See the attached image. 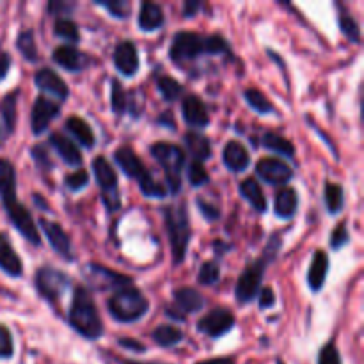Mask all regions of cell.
<instances>
[{
	"mask_svg": "<svg viewBox=\"0 0 364 364\" xmlns=\"http://www.w3.org/2000/svg\"><path fill=\"white\" fill-rule=\"evenodd\" d=\"M0 199H2L7 217L18 230V233L27 238L32 245L39 247L41 237H39L34 219H32L31 212L16 199V173H14L13 164L4 159H0Z\"/></svg>",
	"mask_w": 364,
	"mask_h": 364,
	"instance_id": "1",
	"label": "cell"
},
{
	"mask_svg": "<svg viewBox=\"0 0 364 364\" xmlns=\"http://www.w3.org/2000/svg\"><path fill=\"white\" fill-rule=\"evenodd\" d=\"M68 322L80 336L87 338V340H98L103 334V323L98 309H96L91 294L84 287L75 290Z\"/></svg>",
	"mask_w": 364,
	"mask_h": 364,
	"instance_id": "2",
	"label": "cell"
},
{
	"mask_svg": "<svg viewBox=\"0 0 364 364\" xmlns=\"http://www.w3.org/2000/svg\"><path fill=\"white\" fill-rule=\"evenodd\" d=\"M281 249V238L277 235H272L267 245V251L263 252V256L256 262H252L251 265H247V269L242 272V276L238 277L237 288H235V297L240 304H247L252 299H256L258 295L259 287H262L263 274H265L267 265L276 258V252Z\"/></svg>",
	"mask_w": 364,
	"mask_h": 364,
	"instance_id": "3",
	"label": "cell"
},
{
	"mask_svg": "<svg viewBox=\"0 0 364 364\" xmlns=\"http://www.w3.org/2000/svg\"><path fill=\"white\" fill-rule=\"evenodd\" d=\"M148 308V299L142 295V291H139L134 287L121 288L107 302V309H109L110 316L123 323L137 322L139 318L146 315Z\"/></svg>",
	"mask_w": 364,
	"mask_h": 364,
	"instance_id": "4",
	"label": "cell"
},
{
	"mask_svg": "<svg viewBox=\"0 0 364 364\" xmlns=\"http://www.w3.org/2000/svg\"><path fill=\"white\" fill-rule=\"evenodd\" d=\"M164 220H166L167 235L171 240V249H173V262L174 265H180L185 259L188 240H191V224H188L187 206L181 203L178 206H167L164 210Z\"/></svg>",
	"mask_w": 364,
	"mask_h": 364,
	"instance_id": "5",
	"label": "cell"
},
{
	"mask_svg": "<svg viewBox=\"0 0 364 364\" xmlns=\"http://www.w3.org/2000/svg\"><path fill=\"white\" fill-rule=\"evenodd\" d=\"M151 155L166 171L171 194H178L181 191V169L185 164V155L180 146L171 144V142H156L151 146Z\"/></svg>",
	"mask_w": 364,
	"mask_h": 364,
	"instance_id": "6",
	"label": "cell"
},
{
	"mask_svg": "<svg viewBox=\"0 0 364 364\" xmlns=\"http://www.w3.org/2000/svg\"><path fill=\"white\" fill-rule=\"evenodd\" d=\"M36 288L50 302H57L70 288V277L57 269L43 267L36 274Z\"/></svg>",
	"mask_w": 364,
	"mask_h": 364,
	"instance_id": "7",
	"label": "cell"
},
{
	"mask_svg": "<svg viewBox=\"0 0 364 364\" xmlns=\"http://www.w3.org/2000/svg\"><path fill=\"white\" fill-rule=\"evenodd\" d=\"M92 171H95V178L98 185L103 191V201H105L107 208L116 210L119 208V198H117V174L110 167L103 156H96L92 160Z\"/></svg>",
	"mask_w": 364,
	"mask_h": 364,
	"instance_id": "8",
	"label": "cell"
},
{
	"mask_svg": "<svg viewBox=\"0 0 364 364\" xmlns=\"http://www.w3.org/2000/svg\"><path fill=\"white\" fill-rule=\"evenodd\" d=\"M205 52L203 38L194 32H178L171 45V59L174 63H185V60H194Z\"/></svg>",
	"mask_w": 364,
	"mask_h": 364,
	"instance_id": "9",
	"label": "cell"
},
{
	"mask_svg": "<svg viewBox=\"0 0 364 364\" xmlns=\"http://www.w3.org/2000/svg\"><path fill=\"white\" fill-rule=\"evenodd\" d=\"M235 326V316L230 309L215 308L198 322V329L210 338H220L230 333Z\"/></svg>",
	"mask_w": 364,
	"mask_h": 364,
	"instance_id": "10",
	"label": "cell"
},
{
	"mask_svg": "<svg viewBox=\"0 0 364 364\" xmlns=\"http://www.w3.org/2000/svg\"><path fill=\"white\" fill-rule=\"evenodd\" d=\"M84 274L89 279V283H91L92 287L98 288V290H107V288H124L132 284L130 277L114 272V270L107 269V267L96 265V263H89V265L85 267Z\"/></svg>",
	"mask_w": 364,
	"mask_h": 364,
	"instance_id": "11",
	"label": "cell"
},
{
	"mask_svg": "<svg viewBox=\"0 0 364 364\" xmlns=\"http://www.w3.org/2000/svg\"><path fill=\"white\" fill-rule=\"evenodd\" d=\"M60 105L55 103L53 100L45 98V96H38L34 102V107H32L31 114V127L32 134L39 135L48 128V124L59 116Z\"/></svg>",
	"mask_w": 364,
	"mask_h": 364,
	"instance_id": "12",
	"label": "cell"
},
{
	"mask_svg": "<svg viewBox=\"0 0 364 364\" xmlns=\"http://www.w3.org/2000/svg\"><path fill=\"white\" fill-rule=\"evenodd\" d=\"M256 173L269 185H284L294 178L291 167L279 159H262L256 164Z\"/></svg>",
	"mask_w": 364,
	"mask_h": 364,
	"instance_id": "13",
	"label": "cell"
},
{
	"mask_svg": "<svg viewBox=\"0 0 364 364\" xmlns=\"http://www.w3.org/2000/svg\"><path fill=\"white\" fill-rule=\"evenodd\" d=\"M114 160H116L117 166L123 169V173L127 174V176L134 178V180H139V185L144 183V181L151 176V174L146 171L142 160L139 159L130 148H127V146H123V148H119L116 153H114Z\"/></svg>",
	"mask_w": 364,
	"mask_h": 364,
	"instance_id": "14",
	"label": "cell"
},
{
	"mask_svg": "<svg viewBox=\"0 0 364 364\" xmlns=\"http://www.w3.org/2000/svg\"><path fill=\"white\" fill-rule=\"evenodd\" d=\"M39 226L45 231L46 238H48L50 245L53 247V251L59 252L64 259H73V251H71V242L70 237L66 235V231L60 228V224L52 223V220L41 219L39 220Z\"/></svg>",
	"mask_w": 364,
	"mask_h": 364,
	"instance_id": "15",
	"label": "cell"
},
{
	"mask_svg": "<svg viewBox=\"0 0 364 364\" xmlns=\"http://www.w3.org/2000/svg\"><path fill=\"white\" fill-rule=\"evenodd\" d=\"M114 64L124 77H134L139 70V53L132 41H121L114 52Z\"/></svg>",
	"mask_w": 364,
	"mask_h": 364,
	"instance_id": "16",
	"label": "cell"
},
{
	"mask_svg": "<svg viewBox=\"0 0 364 364\" xmlns=\"http://www.w3.org/2000/svg\"><path fill=\"white\" fill-rule=\"evenodd\" d=\"M34 82L39 89L50 92V95L55 96V98L66 100L68 96H70V87L66 85V82H64L55 71L50 70V68L39 70L38 73H36Z\"/></svg>",
	"mask_w": 364,
	"mask_h": 364,
	"instance_id": "17",
	"label": "cell"
},
{
	"mask_svg": "<svg viewBox=\"0 0 364 364\" xmlns=\"http://www.w3.org/2000/svg\"><path fill=\"white\" fill-rule=\"evenodd\" d=\"M181 110H183V119L187 121L191 127L194 128H205L208 127L210 116L208 110H206L205 103L199 96L191 95L183 100L181 103Z\"/></svg>",
	"mask_w": 364,
	"mask_h": 364,
	"instance_id": "18",
	"label": "cell"
},
{
	"mask_svg": "<svg viewBox=\"0 0 364 364\" xmlns=\"http://www.w3.org/2000/svg\"><path fill=\"white\" fill-rule=\"evenodd\" d=\"M0 269L11 277H20L23 272V263H21L20 256L14 251L7 235L4 233H0Z\"/></svg>",
	"mask_w": 364,
	"mask_h": 364,
	"instance_id": "19",
	"label": "cell"
},
{
	"mask_svg": "<svg viewBox=\"0 0 364 364\" xmlns=\"http://www.w3.org/2000/svg\"><path fill=\"white\" fill-rule=\"evenodd\" d=\"M53 60L68 71H82L91 63L89 57L82 53L80 50L75 48V46H59V48H55Z\"/></svg>",
	"mask_w": 364,
	"mask_h": 364,
	"instance_id": "20",
	"label": "cell"
},
{
	"mask_svg": "<svg viewBox=\"0 0 364 364\" xmlns=\"http://www.w3.org/2000/svg\"><path fill=\"white\" fill-rule=\"evenodd\" d=\"M223 160H224V166L228 167L230 171L233 173H242L249 167V151L245 149L244 144H240L238 141H230L224 148L223 153Z\"/></svg>",
	"mask_w": 364,
	"mask_h": 364,
	"instance_id": "21",
	"label": "cell"
},
{
	"mask_svg": "<svg viewBox=\"0 0 364 364\" xmlns=\"http://www.w3.org/2000/svg\"><path fill=\"white\" fill-rule=\"evenodd\" d=\"M48 142L52 144V148L59 153V156L68 164V166H73V167L82 166L80 149H78L77 146H75V142H71L70 139L64 137V135L59 134V132H53V134L50 135Z\"/></svg>",
	"mask_w": 364,
	"mask_h": 364,
	"instance_id": "22",
	"label": "cell"
},
{
	"mask_svg": "<svg viewBox=\"0 0 364 364\" xmlns=\"http://www.w3.org/2000/svg\"><path fill=\"white\" fill-rule=\"evenodd\" d=\"M173 297L174 308L183 313V315L201 311L205 308V297L198 290H194V288H178V290H174Z\"/></svg>",
	"mask_w": 364,
	"mask_h": 364,
	"instance_id": "23",
	"label": "cell"
},
{
	"mask_svg": "<svg viewBox=\"0 0 364 364\" xmlns=\"http://www.w3.org/2000/svg\"><path fill=\"white\" fill-rule=\"evenodd\" d=\"M329 272V256L323 251H316L308 270V284L313 291H320L326 284Z\"/></svg>",
	"mask_w": 364,
	"mask_h": 364,
	"instance_id": "24",
	"label": "cell"
},
{
	"mask_svg": "<svg viewBox=\"0 0 364 364\" xmlns=\"http://www.w3.org/2000/svg\"><path fill=\"white\" fill-rule=\"evenodd\" d=\"M299 208V196L297 191L291 187H283L276 196L274 203V212L279 219H291Z\"/></svg>",
	"mask_w": 364,
	"mask_h": 364,
	"instance_id": "25",
	"label": "cell"
},
{
	"mask_svg": "<svg viewBox=\"0 0 364 364\" xmlns=\"http://www.w3.org/2000/svg\"><path fill=\"white\" fill-rule=\"evenodd\" d=\"M166 21L164 11L159 4L155 2H144L141 6V13H139V27L144 32L156 31L160 28Z\"/></svg>",
	"mask_w": 364,
	"mask_h": 364,
	"instance_id": "26",
	"label": "cell"
},
{
	"mask_svg": "<svg viewBox=\"0 0 364 364\" xmlns=\"http://www.w3.org/2000/svg\"><path fill=\"white\" fill-rule=\"evenodd\" d=\"M66 130L70 132V134L73 135V137L77 139L82 146H84V148H92V146H95V142H96L95 134H92V130H91V127L87 124V121H84L82 117H77V116L68 117Z\"/></svg>",
	"mask_w": 364,
	"mask_h": 364,
	"instance_id": "27",
	"label": "cell"
},
{
	"mask_svg": "<svg viewBox=\"0 0 364 364\" xmlns=\"http://www.w3.org/2000/svg\"><path fill=\"white\" fill-rule=\"evenodd\" d=\"M240 194L247 199L249 205L256 210L258 213H265L267 212V199L265 194H263L262 187L256 183V180L252 178H247L240 183Z\"/></svg>",
	"mask_w": 364,
	"mask_h": 364,
	"instance_id": "28",
	"label": "cell"
},
{
	"mask_svg": "<svg viewBox=\"0 0 364 364\" xmlns=\"http://www.w3.org/2000/svg\"><path fill=\"white\" fill-rule=\"evenodd\" d=\"M185 144H187L188 151L192 153L196 162L208 160L210 156H212V144H210V141L205 135L196 134V132H188V134L185 135Z\"/></svg>",
	"mask_w": 364,
	"mask_h": 364,
	"instance_id": "29",
	"label": "cell"
},
{
	"mask_svg": "<svg viewBox=\"0 0 364 364\" xmlns=\"http://www.w3.org/2000/svg\"><path fill=\"white\" fill-rule=\"evenodd\" d=\"M262 142L267 149H270V151L277 153V155H281V156H287V159H294L295 146L291 144L288 139L281 137L279 134L267 132V134H263Z\"/></svg>",
	"mask_w": 364,
	"mask_h": 364,
	"instance_id": "30",
	"label": "cell"
},
{
	"mask_svg": "<svg viewBox=\"0 0 364 364\" xmlns=\"http://www.w3.org/2000/svg\"><path fill=\"white\" fill-rule=\"evenodd\" d=\"M16 100H18V91H13L4 98L2 105H0L4 128H6L7 135L13 134L14 127H16Z\"/></svg>",
	"mask_w": 364,
	"mask_h": 364,
	"instance_id": "31",
	"label": "cell"
},
{
	"mask_svg": "<svg viewBox=\"0 0 364 364\" xmlns=\"http://www.w3.org/2000/svg\"><path fill=\"white\" fill-rule=\"evenodd\" d=\"M153 340H155L156 345L160 347H174V345L180 343L183 340V333L180 329L173 326H160L153 331Z\"/></svg>",
	"mask_w": 364,
	"mask_h": 364,
	"instance_id": "32",
	"label": "cell"
},
{
	"mask_svg": "<svg viewBox=\"0 0 364 364\" xmlns=\"http://www.w3.org/2000/svg\"><path fill=\"white\" fill-rule=\"evenodd\" d=\"M16 48L20 50L21 55L28 60V63H36L38 60V48H36L34 32L31 28L21 31L16 38Z\"/></svg>",
	"mask_w": 364,
	"mask_h": 364,
	"instance_id": "33",
	"label": "cell"
},
{
	"mask_svg": "<svg viewBox=\"0 0 364 364\" xmlns=\"http://www.w3.org/2000/svg\"><path fill=\"white\" fill-rule=\"evenodd\" d=\"M326 205L329 213H333V215L341 212V208L345 205V194L341 185L331 183V181L326 185Z\"/></svg>",
	"mask_w": 364,
	"mask_h": 364,
	"instance_id": "34",
	"label": "cell"
},
{
	"mask_svg": "<svg viewBox=\"0 0 364 364\" xmlns=\"http://www.w3.org/2000/svg\"><path fill=\"white\" fill-rule=\"evenodd\" d=\"M244 96H245V100H247L249 107H251V109H255L256 112H259V114L274 112V105L270 103V100L267 98L262 91H258V89H252V87L245 89Z\"/></svg>",
	"mask_w": 364,
	"mask_h": 364,
	"instance_id": "35",
	"label": "cell"
},
{
	"mask_svg": "<svg viewBox=\"0 0 364 364\" xmlns=\"http://www.w3.org/2000/svg\"><path fill=\"white\" fill-rule=\"evenodd\" d=\"M156 87H159L160 95H162L164 100H167V102H174V100L180 98V95L183 92V87H181V84L178 80H174L173 77H160L159 80H156Z\"/></svg>",
	"mask_w": 364,
	"mask_h": 364,
	"instance_id": "36",
	"label": "cell"
},
{
	"mask_svg": "<svg viewBox=\"0 0 364 364\" xmlns=\"http://www.w3.org/2000/svg\"><path fill=\"white\" fill-rule=\"evenodd\" d=\"M53 32H55V36H59L60 39H64V41L77 43L78 39H80L77 23H75V21H71V20H66V18H59V20L55 21Z\"/></svg>",
	"mask_w": 364,
	"mask_h": 364,
	"instance_id": "37",
	"label": "cell"
},
{
	"mask_svg": "<svg viewBox=\"0 0 364 364\" xmlns=\"http://www.w3.org/2000/svg\"><path fill=\"white\" fill-rule=\"evenodd\" d=\"M96 6L103 7L116 18H128L132 11V4L128 0H96Z\"/></svg>",
	"mask_w": 364,
	"mask_h": 364,
	"instance_id": "38",
	"label": "cell"
},
{
	"mask_svg": "<svg viewBox=\"0 0 364 364\" xmlns=\"http://www.w3.org/2000/svg\"><path fill=\"white\" fill-rule=\"evenodd\" d=\"M127 92H124L123 85L117 80H112V87H110V105L116 114H124L127 110Z\"/></svg>",
	"mask_w": 364,
	"mask_h": 364,
	"instance_id": "39",
	"label": "cell"
},
{
	"mask_svg": "<svg viewBox=\"0 0 364 364\" xmlns=\"http://www.w3.org/2000/svg\"><path fill=\"white\" fill-rule=\"evenodd\" d=\"M220 277V267L217 262H206L201 265V270H199V283L205 284V287H212L219 281Z\"/></svg>",
	"mask_w": 364,
	"mask_h": 364,
	"instance_id": "40",
	"label": "cell"
},
{
	"mask_svg": "<svg viewBox=\"0 0 364 364\" xmlns=\"http://www.w3.org/2000/svg\"><path fill=\"white\" fill-rule=\"evenodd\" d=\"M340 28L352 43L361 41V31H359V25L350 14H340Z\"/></svg>",
	"mask_w": 364,
	"mask_h": 364,
	"instance_id": "41",
	"label": "cell"
},
{
	"mask_svg": "<svg viewBox=\"0 0 364 364\" xmlns=\"http://www.w3.org/2000/svg\"><path fill=\"white\" fill-rule=\"evenodd\" d=\"M87 183H89V174H87V171H84V169L75 171V173L68 174V176L64 178V185H66L70 191H75V192L85 188L87 187Z\"/></svg>",
	"mask_w": 364,
	"mask_h": 364,
	"instance_id": "42",
	"label": "cell"
},
{
	"mask_svg": "<svg viewBox=\"0 0 364 364\" xmlns=\"http://www.w3.org/2000/svg\"><path fill=\"white\" fill-rule=\"evenodd\" d=\"M203 46H205V52L213 53V55H215V53L230 52V45H228V41L219 34H213L210 36V38L203 39Z\"/></svg>",
	"mask_w": 364,
	"mask_h": 364,
	"instance_id": "43",
	"label": "cell"
},
{
	"mask_svg": "<svg viewBox=\"0 0 364 364\" xmlns=\"http://www.w3.org/2000/svg\"><path fill=\"white\" fill-rule=\"evenodd\" d=\"M208 180L210 176L208 173H206L205 167H203V164L194 160V162L188 166V181H191L192 187H201V185H205Z\"/></svg>",
	"mask_w": 364,
	"mask_h": 364,
	"instance_id": "44",
	"label": "cell"
},
{
	"mask_svg": "<svg viewBox=\"0 0 364 364\" xmlns=\"http://www.w3.org/2000/svg\"><path fill=\"white\" fill-rule=\"evenodd\" d=\"M14 354L13 336H11L9 329L0 323V359H11Z\"/></svg>",
	"mask_w": 364,
	"mask_h": 364,
	"instance_id": "45",
	"label": "cell"
},
{
	"mask_svg": "<svg viewBox=\"0 0 364 364\" xmlns=\"http://www.w3.org/2000/svg\"><path fill=\"white\" fill-rule=\"evenodd\" d=\"M348 242H350V235H348L347 226H345V223H340L336 230L333 231V235H331V247L341 249L343 245H347Z\"/></svg>",
	"mask_w": 364,
	"mask_h": 364,
	"instance_id": "46",
	"label": "cell"
},
{
	"mask_svg": "<svg viewBox=\"0 0 364 364\" xmlns=\"http://www.w3.org/2000/svg\"><path fill=\"white\" fill-rule=\"evenodd\" d=\"M318 364H341L340 352H338L336 345L327 343L326 347L320 350L318 354Z\"/></svg>",
	"mask_w": 364,
	"mask_h": 364,
	"instance_id": "47",
	"label": "cell"
},
{
	"mask_svg": "<svg viewBox=\"0 0 364 364\" xmlns=\"http://www.w3.org/2000/svg\"><path fill=\"white\" fill-rule=\"evenodd\" d=\"M32 156H34V162L38 164V167H41V169H50V167H53L52 160L48 159V155H46L43 146H34V148H32Z\"/></svg>",
	"mask_w": 364,
	"mask_h": 364,
	"instance_id": "48",
	"label": "cell"
},
{
	"mask_svg": "<svg viewBox=\"0 0 364 364\" xmlns=\"http://www.w3.org/2000/svg\"><path fill=\"white\" fill-rule=\"evenodd\" d=\"M198 206H199V210L203 212V215H205L208 220H217L220 217V210L217 208V206L206 203L203 198H198Z\"/></svg>",
	"mask_w": 364,
	"mask_h": 364,
	"instance_id": "49",
	"label": "cell"
},
{
	"mask_svg": "<svg viewBox=\"0 0 364 364\" xmlns=\"http://www.w3.org/2000/svg\"><path fill=\"white\" fill-rule=\"evenodd\" d=\"M274 304H276V297H274L272 288H265V290H262V294H259V308L269 309L272 308Z\"/></svg>",
	"mask_w": 364,
	"mask_h": 364,
	"instance_id": "50",
	"label": "cell"
},
{
	"mask_svg": "<svg viewBox=\"0 0 364 364\" xmlns=\"http://www.w3.org/2000/svg\"><path fill=\"white\" fill-rule=\"evenodd\" d=\"M9 68H11V55L7 52H2V50H0V82L7 77Z\"/></svg>",
	"mask_w": 364,
	"mask_h": 364,
	"instance_id": "51",
	"label": "cell"
},
{
	"mask_svg": "<svg viewBox=\"0 0 364 364\" xmlns=\"http://www.w3.org/2000/svg\"><path fill=\"white\" fill-rule=\"evenodd\" d=\"M75 7V4H66V2H59V0H53V2L48 4V11L52 14H57V11H63L60 14L64 13H70L71 9Z\"/></svg>",
	"mask_w": 364,
	"mask_h": 364,
	"instance_id": "52",
	"label": "cell"
},
{
	"mask_svg": "<svg viewBox=\"0 0 364 364\" xmlns=\"http://www.w3.org/2000/svg\"><path fill=\"white\" fill-rule=\"evenodd\" d=\"M201 6H203V4L198 2V0H188V2H185V4H183V14H185V18L194 16V14L198 13L199 9H201Z\"/></svg>",
	"mask_w": 364,
	"mask_h": 364,
	"instance_id": "53",
	"label": "cell"
},
{
	"mask_svg": "<svg viewBox=\"0 0 364 364\" xmlns=\"http://www.w3.org/2000/svg\"><path fill=\"white\" fill-rule=\"evenodd\" d=\"M119 345L124 348H130V350H134V352H144L146 350L144 345L139 343V341H135V340H130V338H121Z\"/></svg>",
	"mask_w": 364,
	"mask_h": 364,
	"instance_id": "54",
	"label": "cell"
},
{
	"mask_svg": "<svg viewBox=\"0 0 364 364\" xmlns=\"http://www.w3.org/2000/svg\"><path fill=\"white\" fill-rule=\"evenodd\" d=\"M196 364H235L233 359L230 358H215V359H206V361H199Z\"/></svg>",
	"mask_w": 364,
	"mask_h": 364,
	"instance_id": "55",
	"label": "cell"
},
{
	"mask_svg": "<svg viewBox=\"0 0 364 364\" xmlns=\"http://www.w3.org/2000/svg\"><path fill=\"white\" fill-rule=\"evenodd\" d=\"M123 364H164V363H141V361H124Z\"/></svg>",
	"mask_w": 364,
	"mask_h": 364,
	"instance_id": "56",
	"label": "cell"
},
{
	"mask_svg": "<svg viewBox=\"0 0 364 364\" xmlns=\"http://www.w3.org/2000/svg\"><path fill=\"white\" fill-rule=\"evenodd\" d=\"M277 364H283V363H277Z\"/></svg>",
	"mask_w": 364,
	"mask_h": 364,
	"instance_id": "57",
	"label": "cell"
}]
</instances>
